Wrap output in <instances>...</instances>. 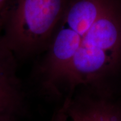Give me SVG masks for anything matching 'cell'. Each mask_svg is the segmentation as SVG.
Wrapping results in <instances>:
<instances>
[{
    "label": "cell",
    "instance_id": "7a4b0ae2",
    "mask_svg": "<svg viewBox=\"0 0 121 121\" xmlns=\"http://www.w3.org/2000/svg\"><path fill=\"white\" fill-rule=\"evenodd\" d=\"M67 0H12L1 41L10 51L29 52L49 44Z\"/></svg>",
    "mask_w": 121,
    "mask_h": 121
},
{
    "label": "cell",
    "instance_id": "277c9868",
    "mask_svg": "<svg viewBox=\"0 0 121 121\" xmlns=\"http://www.w3.org/2000/svg\"><path fill=\"white\" fill-rule=\"evenodd\" d=\"M71 121H121V108L106 99H67L64 103Z\"/></svg>",
    "mask_w": 121,
    "mask_h": 121
},
{
    "label": "cell",
    "instance_id": "5b68a950",
    "mask_svg": "<svg viewBox=\"0 0 121 121\" xmlns=\"http://www.w3.org/2000/svg\"><path fill=\"white\" fill-rule=\"evenodd\" d=\"M10 52L0 39V121H8L19 102L13 73L8 66Z\"/></svg>",
    "mask_w": 121,
    "mask_h": 121
},
{
    "label": "cell",
    "instance_id": "3957f363",
    "mask_svg": "<svg viewBox=\"0 0 121 121\" xmlns=\"http://www.w3.org/2000/svg\"><path fill=\"white\" fill-rule=\"evenodd\" d=\"M83 38L69 29L56 27L49 43L46 73L51 81L63 79L81 47Z\"/></svg>",
    "mask_w": 121,
    "mask_h": 121
},
{
    "label": "cell",
    "instance_id": "8992f818",
    "mask_svg": "<svg viewBox=\"0 0 121 121\" xmlns=\"http://www.w3.org/2000/svg\"><path fill=\"white\" fill-rule=\"evenodd\" d=\"M12 4V0H0V30L4 28Z\"/></svg>",
    "mask_w": 121,
    "mask_h": 121
},
{
    "label": "cell",
    "instance_id": "6da1fadb",
    "mask_svg": "<svg viewBox=\"0 0 121 121\" xmlns=\"http://www.w3.org/2000/svg\"><path fill=\"white\" fill-rule=\"evenodd\" d=\"M121 58V0H111L83 38L63 79L72 86L96 82Z\"/></svg>",
    "mask_w": 121,
    "mask_h": 121
}]
</instances>
